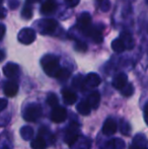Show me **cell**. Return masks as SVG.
<instances>
[{"instance_id":"obj_13","label":"cell","mask_w":148,"mask_h":149,"mask_svg":"<svg viewBox=\"0 0 148 149\" xmlns=\"http://www.w3.org/2000/svg\"><path fill=\"white\" fill-rule=\"evenodd\" d=\"M62 97H63V100L65 102V104H73L77 100V94L72 90L65 88L62 90Z\"/></svg>"},{"instance_id":"obj_32","label":"cell","mask_w":148,"mask_h":149,"mask_svg":"<svg viewBox=\"0 0 148 149\" xmlns=\"http://www.w3.org/2000/svg\"><path fill=\"white\" fill-rule=\"evenodd\" d=\"M3 149H8V148H7V147H5V148H3Z\"/></svg>"},{"instance_id":"obj_15","label":"cell","mask_w":148,"mask_h":149,"mask_svg":"<svg viewBox=\"0 0 148 149\" xmlns=\"http://www.w3.org/2000/svg\"><path fill=\"white\" fill-rule=\"evenodd\" d=\"M56 8H57V4H56L54 1H52V0H49V1H46L45 3L42 5L41 11L43 14L49 15V14L53 13V12L55 11Z\"/></svg>"},{"instance_id":"obj_14","label":"cell","mask_w":148,"mask_h":149,"mask_svg":"<svg viewBox=\"0 0 148 149\" xmlns=\"http://www.w3.org/2000/svg\"><path fill=\"white\" fill-rule=\"evenodd\" d=\"M87 102H88L89 107L91 109H97L99 106V102H101V94L99 91H92L87 97Z\"/></svg>"},{"instance_id":"obj_1","label":"cell","mask_w":148,"mask_h":149,"mask_svg":"<svg viewBox=\"0 0 148 149\" xmlns=\"http://www.w3.org/2000/svg\"><path fill=\"white\" fill-rule=\"evenodd\" d=\"M42 65L46 74L52 77H55L59 69L61 68L59 65V59L54 55H46L42 59Z\"/></svg>"},{"instance_id":"obj_19","label":"cell","mask_w":148,"mask_h":149,"mask_svg":"<svg viewBox=\"0 0 148 149\" xmlns=\"http://www.w3.org/2000/svg\"><path fill=\"white\" fill-rule=\"evenodd\" d=\"M20 135L24 140H31L34 137V130H33L32 127L24 126L20 129Z\"/></svg>"},{"instance_id":"obj_9","label":"cell","mask_w":148,"mask_h":149,"mask_svg":"<svg viewBox=\"0 0 148 149\" xmlns=\"http://www.w3.org/2000/svg\"><path fill=\"white\" fill-rule=\"evenodd\" d=\"M4 94L6 96H9V97H12V96H15L16 93L18 91V85L15 81H7V82L4 84Z\"/></svg>"},{"instance_id":"obj_20","label":"cell","mask_w":148,"mask_h":149,"mask_svg":"<svg viewBox=\"0 0 148 149\" xmlns=\"http://www.w3.org/2000/svg\"><path fill=\"white\" fill-rule=\"evenodd\" d=\"M70 75H71V72H70V70H68L67 68H60L55 77L59 79L60 81H65L69 78Z\"/></svg>"},{"instance_id":"obj_28","label":"cell","mask_w":148,"mask_h":149,"mask_svg":"<svg viewBox=\"0 0 148 149\" xmlns=\"http://www.w3.org/2000/svg\"><path fill=\"white\" fill-rule=\"evenodd\" d=\"M5 31H6L5 26H3V24H0V40L4 37V35H5Z\"/></svg>"},{"instance_id":"obj_23","label":"cell","mask_w":148,"mask_h":149,"mask_svg":"<svg viewBox=\"0 0 148 149\" xmlns=\"http://www.w3.org/2000/svg\"><path fill=\"white\" fill-rule=\"evenodd\" d=\"M73 86L75 88L77 89H81L82 87L81 86H84V79H83V77L81 76V75H78V76L76 77V78H74L73 80Z\"/></svg>"},{"instance_id":"obj_5","label":"cell","mask_w":148,"mask_h":149,"mask_svg":"<svg viewBox=\"0 0 148 149\" xmlns=\"http://www.w3.org/2000/svg\"><path fill=\"white\" fill-rule=\"evenodd\" d=\"M66 117H67V111L65 110V108L59 106L54 107L51 114V119L54 123H62L66 120Z\"/></svg>"},{"instance_id":"obj_22","label":"cell","mask_w":148,"mask_h":149,"mask_svg":"<svg viewBox=\"0 0 148 149\" xmlns=\"http://www.w3.org/2000/svg\"><path fill=\"white\" fill-rule=\"evenodd\" d=\"M47 104L48 106H50L51 108L58 106V97L55 93H50L47 97Z\"/></svg>"},{"instance_id":"obj_31","label":"cell","mask_w":148,"mask_h":149,"mask_svg":"<svg viewBox=\"0 0 148 149\" xmlns=\"http://www.w3.org/2000/svg\"><path fill=\"white\" fill-rule=\"evenodd\" d=\"M2 1H3V0H0V3H1V2H2Z\"/></svg>"},{"instance_id":"obj_25","label":"cell","mask_w":148,"mask_h":149,"mask_svg":"<svg viewBox=\"0 0 148 149\" xmlns=\"http://www.w3.org/2000/svg\"><path fill=\"white\" fill-rule=\"evenodd\" d=\"M75 49H76L78 52H86L87 45L85 43H83V42L78 41L76 43V46H75Z\"/></svg>"},{"instance_id":"obj_24","label":"cell","mask_w":148,"mask_h":149,"mask_svg":"<svg viewBox=\"0 0 148 149\" xmlns=\"http://www.w3.org/2000/svg\"><path fill=\"white\" fill-rule=\"evenodd\" d=\"M22 15L24 18H28V19H30V18L33 16L32 8L31 7H24V10H22Z\"/></svg>"},{"instance_id":"obj_29","label":"cell","mask_w":148,"mask_h":149,"mask_svg":"<svg viewBox=\"0 0 148 149\" xmlns=\"http://www.w3.org/2000/svg\"><path fill=\"white\" fill-rule=\"evenodd\" d=\"M146 113H147V104H146V106H145V108H144V120H145V122L147 121Z\"/></svg>"},{"instance_id":"obj_17","label":"cell","mask_w":148,"mask_h":149,"mask_svg":"<svg viewBox=\"0 0 148 149\" xmlns=\"http://www.w3.org/2000/svg\"><path fill=\"white\" fill-rule=\"evenodd\" d=\"M31 147H32V149H46L47 148V143L42 136H39L32 141Z\"/></svg>"},{"instance_id":"obj_2","label":"cell","mask_w":148,"mask_h":149,"mask_svg":"<svg viewBox=\"0 0 148 149\" xmlns=\"http://www.w3.org/2000/svg\"><path fill=\"white\" fill-rule=\"evenodd\" d=\"M79 135H80V128H79V124L76 122H72L69 125V127L66 130V134H65V142L68 144L69 146H72L73 143L78 140Z\"/></svg>"},{"instance_id":"obj_8","label":"cell","mask_w":148,"mask_h":149,"mask_svg":"<svg viewBox=\"0 0 148 149\" xmlns=\"http://www.w3.org/2000/svg\"><path fill=\"white\" fill-rule=\"evenodd\" d=\"M18 65L15 63H7L5 66L3 67V73L6 77L8 78H13L17 75L18 73Z\"/></svg>"},{"instance_id":"obj_21","label":"cell","mask_w":148,"mask_h":149,"mask_svg":"<svg viewBox=\"0 0 148 149\" xmlns=\"http://www.w3.org/2000/svg\"><path fill=\"white\" fill-rule=\"evenodd\" d=\"M121 92H122V94L125 96H131L134 93V86H133L131 83H127V84L121 89Z\"/></svg>"},{"instance_id":"obj_7","label":"cell","mask_w":148,"mask_h":149,"mask_svg":"<svg viewBox=\"0 0 148 149\" xmlns=\"http://www.w3.org/2000/svg\"><path fill=\"white\" fill-rule=\"evenodd\" d=\"M91 22V16L88 12H83L77 20V26L80 31H86Z\"/></svg>"},{"instance_id":"obj_16","label":"cell","mask_w":148,"mask_h":149,"mask_svg":"<svg viewBox=\"0 0 148 149\" xmlns=\"http://www.w3.org/2000/svg\"><path fill=\"white\" fill-rule=\"evenodd\" d=\"M90 110L91 108L89 107L88 102L86 100H82V102H80L77 104V111L82 116H88L89 113H90Z\"/></svg>"},{"instance_id":"obj_10","label":"cell","mask_w":148,"mask_h":149,"mask_svg":"<svg viewBox=\"0 0 148 149\" xmlns=\"http://www.w3.org/2000/svg\"><path fill=\"white\" fill-rule=\"evenodd\" d=\"M101 77L97 73H89L84 78V85L87 87H97L101 83Z\"/></svg>"},{"instance_id":"obj_26","label":"cell","mask_w":148,"mask_h":149,"mask_svg":"<svg viewBox=\"0 0 148 149\" xmlns=\"http://www.w3.org/2000/svg\"><path fill=\"white\" fill-rule=\"evenodd\" d=\"M7 107V100L5 98H0V112L4 111Z\"/></svg>"},{"instance_id":"obj_3","label":"cell","mask_w":148,"mask_h":149,"mask_svg":"<svg viewBox=\"0 0 148 149\" xmlns=\"http://www.w3.org/2000/svg\"><path fill=\"white\" fill-rule=\"evenodd\" d=\"M42 116V108L38 104H31L24 109V119L28 122H35Z\"/></svg>"},{"instance_id":"obj_4","label":"cell","mask_w":148,"mask_h":149,"mask_svg":"<svg viewBox=\"0 0 148 149\" xmlns=\"http://www.w3.org/2000/svg\"><path fill=\"white\" fill-rule=\"evenodd\" d=\"M39 29L40 31L42 33V35H48V33H52L57 28V22L51 18H46L40 22Z\"/></svg>"},{"instance_id":"obj_30","label":"cell","mask_w":148,"mask_h":149,"mask_svg":"<svg viewBox=\"0 0 148 149\" xmlns=\"http://www.w3.org/2000/svg\"><path fill=\"white\" fill-rule=\"evenodd\" d=\"M139 149H147L146 147H145V146H144V147H142V148H139Z\"/></svg>"},{"instance_id":"obj_18","label":"cell","mask_w":148,"mask_h":149,"mask_svg":"<svg viewBox=\"0 0 148 149\" xmlns=\"http://www.w3.org/2000/svg\"><path fill=\"white\" fill-rule=\"evenodd\" d=\"M112 49L117 53H122L126 50V46L122 39H116L112 43Z\"/></svg>"},{"instance_id":"obj_12","label":"cell","mask_w":148,"mask_h":149,"mask_svg":"<svg viewBox=\"0 0 148 149\" xmlns=\"http://www.w3.org/2000/svg\"><path fill=\"white\" fill-rule=\"evenodd\" d=\"M117 131V123L113 119H108L104 123L103 126V133L105 135H113Z\"/></svg>"},{"instance_id":"obj_11","label":"cell","mask_w":148,"mask_h":149,"mask_svg":"<svg viewBox=\"0 0 148 149\" xmlns=\"http://www.w3.org/2000/svg\"><path fill=\"white\" fill-rule=\"evenodd\" d=\"M127 83H128V77H127V75L125 73H120L113 80V86L116 89L121 90Z\"/></svg>"},{"instance_id":"obj_27","label":"cell","mask_w":148,"mask_h":149,"mask_svg":"<svg viewBox=\"0 0 148 149\" xmlns=\"http://www.w3.org/2000/svg\"><path fill=\"white\" fill-rule=\"evenodd\" d=\"M79 1H80V0H65L66 4H67L69 7H74V6H76L77 4L79 3Z\"/></svg>"},{"instance_id":"obj_6","label":"cell","mask_w":148,"mask_h":149,"mask_svg":"<svg viewBox=\"0 0 148 149\" xmlns=\"http://www.w3.org/2000/svg\"><path fill=\"white\" fill-rule=\"evenodd\" d=\"M35 39H36V33L32 29H22L18 33V40L22 44L28 45L33 43Z\"/></svg>"}]
</instances>
